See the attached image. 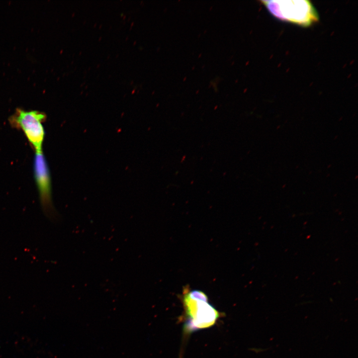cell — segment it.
<instances>
[{"instance_id": "7a4b0ae2", "label": "cell", "mask_w": 358, "mask_h": 358, "mask_svg": "<svg viewBox=\"0 0 358 358\" xmlns=\"http://www.w3.org/2000/svg\"><path fill=\"white\" fill-rule=\"evenodd\" d=\"M185 290L183 302L187 318L186 330L190 332L213 325L219 313L208 302L206 295L201 290Z\"/></svg>"}, {"instance_id": "6da1fadb", "label": "cell", "mask_w": 358, "mask_h": 358, "mask_svg": "<svg viewBox=\"0 0 358 358\" xmlns=\"http://www.w3.org/2000/svg\"><path fill=\"white\" fill-rule=\"evenodd\" d=\"M261 3L275 18L303 27H309L319 20L313 3L307 0H261Z\"/></svg>"}, {"instance_id": "277c9868", "label": "cell", "mask_w": 358, "mask_h": 358, "mask_svg": "<svg viewBox=\"0 0 358 358\" xmlns=\"http://www.w3.org/2000/svg\"><path fill=\"white\" fill-rule=\"evenodd\" d=\"M34 173L43 211L49 219L55 220L57 214L52 201L50 173L42 151L36 152L34 160Z\"/></svg>"}, {"instance_id": "3957f363", "label": "cell", "mask_w": 358, "mask_h": 358, "mask_svg": "<svg viewBox=\"0 0 358 358\" xmlns=\"http://www.w3.org/2000/svg\"><path fill=\"white\" fill-rule=\"evenodd\" d=\"M46 114L37 110L25 111L17 108L9 118L10 123L20 128L36 152L42 151L45 132L42 122Z\"/></svg>"}]
</instances>
